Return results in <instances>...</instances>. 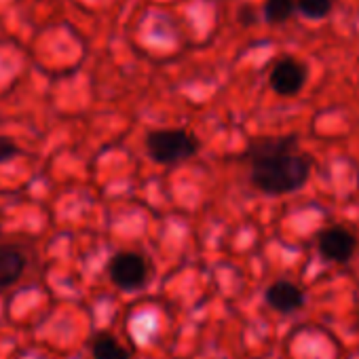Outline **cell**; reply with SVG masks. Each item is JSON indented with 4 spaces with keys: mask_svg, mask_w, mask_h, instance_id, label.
<instances>
[{
    "mask_svg": "<svg viewBox=\"0 0 359 359\" xmlns=\"http://www.w3.org/2000/svg\"><path fill=\"white\" fill-rule=\"evenodd\" d=\"M250 167V184L269 197H283L302 189L313 169L309 154L300 150L296 135L258 137L243 152Z\"/></svg>",
    "mask_w": 359,
    "mask_h": 359,
    "instance_id": "cell-1",
    "label": "cell"
},
{
    "mask_svg": "<svg viewBox=\"0 0 359 359\" xmlns=\"http://www.w3.org/2000/svg\"><path fill=\"white\" fill-rule=\"evenodd\" d=\"M201 148L195 133L187 129H154L146 135V152L158 165H177L193 158Z\"/></svg>",
    "mask_w": 359,
    "mask_h": 359,
    "instance_id": "cell-2",
    "label": "cell"
},
{
    "mask_svg": "<svg viewBox=\"0 0 359 359\" xmlns=\"http://www.w3.org/2000/svg\"><path fill=\"white\" fill-rule=\"evenodd\" d=\"M110 281L123 292H135L146 285L150 277V264L140 252H118L108 262Z\"/></svg>",
    "mask_w": 359,
    "mask_h": 359,
    "instance_id": "cell-3",
    "label": "cell"
},
{
    "mask_svg": "<svg viewBox=\"0 0 359 359\" xmlns=\"http://www.w3.org/2000/svg\"><path fill=\"white\" fill-rule=\"evenodd\" d=\"M319 254L336 264L348 262L357 250V237L344 226H327L317 235Z\"/></svg>",
    "mask_w": 359,
    "mask_h": 359,
    "instance_id": "cell-4",
    "label": "cell"
},
{
    "mask_svg": "<svg viewBox=\"0 0 359 359\" xmlns=\"http://www.w3.org/2000/svg\"><path fill=\"white\" fill-rule=\"evenodd\" d=\"M269 83L277 95L292 97L302 91V87L306 83V68L294 57H283L273 66Z\"/></svg>",
    "mask_w": 359,
    "mask_h": 359,
    "instance_id": "cell-5",
    "label": "cell"
},
{
    "mask_svg": "<svg viewBox=\"0 0 359 359\" xmlns=\"http://www.w3.org/2000/svg\"><path fill=\"white\" fill-rule=\"evenodd\" d=\"M264 298H266V304L273 311H277V313H294V311H300L304 306V300H306L304 292L296 283H292L287 279L273 281L266 287Z\"/></svg>",
    "mask_w": 359,
    "mask_h": 359,
    "instance_id": "cell-6",
    "label": "cell"
},
{
    "mask_svg": "<svg viewBox=\"0 0 359 359\" xmlns=\"http://www.w3.org/2000/svg\"><path fill=\"white\" fill-rule=\"evenodd\" d=\"M26 271V256L15 245L0 243V290L11 287Z\"/></svg>",
    "mask_w": 359,
    "mask_h": 359,
    "instance_id": "cell-7",
    "label": "cell"
},
{
    "mask_svg": "<svg viewBox=\"0 0 359 359\" xmlns=\"http://www.w3.org/2000/svg\"><path fill=\"white\" fill-rule=\"evenodd\" d=\"M91 357L93 359H129V353L112 334L100 332L91 340Z\"/></svg>",
    "mask_w": 359,
    "mask_h": 359,
    "instance_id": "cell-8",
    "label": "cell"
},
{
    "mask_svg": "<svg viewBox=\"0 0 359 359\" xmlns=\"http://www.w3.org/2000/svg\"><path fill=\"white\" fill-rule=\"evenodd\" d=\"M296 11V0H264V18L271 24L287 22Z\"/></svg>",
    "mask_w": 359,
    "mask_h": 359,
    "instance_id": "cell-9",
    "label": "cell"
},
{
    "mask_svg": "<svg viewBox=\"0 0 359 359\" xmlns=\"http://www.w3.org/2000/svg\"><path fill=\"white\" fill-rule=\"evenodd\" d=\"M296 9L309 20H323L332 13L334 0H296Z\"/></svg>",
    "mask_w": 359,
    "mask_h": 359,
    "instance_id": "cell-10",
    "label": "cell"
},
{
    "mask_svg": "<svg viewBox=\"0 0 359 359\" xmlns=\"http://www.w3.org/2000/svg\"><path fill=\"white\" fill-rule=\"evenodd\" d=\"M20 154H22V148L15 144V140H11L7 135H0V163H7Z\"/></svg>",
    "mask_w": 359,
    "mask_h": 359,
    "instance_id": "cell-11",
    "label": "cell"
}]
</instances>
